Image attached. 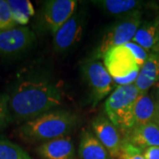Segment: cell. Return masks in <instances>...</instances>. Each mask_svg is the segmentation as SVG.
I'll return each instance as SVG.
<instances>
[{"instance_id":"17","label":"cell","mask_w":159,"mask_h":159,"mask_svg":"<svg viewBox=\"0 0 159 159\" xmlns=\"http://www.w3.org/2000/svg\"><path fill=\"white\" fill-rule=\"evenodd\" d=\"M16 25L25 26L34 14L33 4L29 0H7Z\"/></svg>"},{"instance_id":"25","label":"cell","mask_w":159,"mask_h":159,"mask_svg":"<svg viewBox=\"0 0 159 159\" xmlns=\"http://www.w3.org/2000/svg\"><path fill=\"white\" fill-rule=\"evenodd\" d=\"M155 102H156V106H157V115H159V87L157 89V96H156Z\"/></svg>"},{"instance_id":"19","label":"cell","mask_w":159,"mask_h":159,"mask_svg":"<svg viewBox=\"0 0 159 159\" xmlns=\"http://www.w3.org/2000/svg\"><path fill=\"white\" fill-rule=\"evenodd\" d=\"M0 159H32L19 145L0 138Z\"/></svg>"},{"instance_id":"21","label":"cell","mask_w":159,"mask_h":159,"mask_svg":"<svg viewBox=\"0 0 159 159\" xmlns=\"http://www.w3.org/2000/svg\"><path fill=\"white\" fill-rule=\"evenodd\" d=\"M119 159H145L142 148L133 145L127 141L122 142L121 155Z\"/></svg>"},{"instance_id":"12","label":"cell","mask_w":159,"mask_h":159,"mask_svg":"<svg viewBox=\"0 0 159 159\" xmlns=\"http://www.w3.org/2000/svg\"><path fill=\"white\" fill-rule=\"evenodd\" d=\"M125 141L140 148L159 147V123L156 120L140 125L127 133Z\"/></svg>"},{"instance_id":"16","label":"cell","mask_w":159,"mask_h":159,"mask_svg":"<svg viewBox=\"0 0 159 159\" xmlns=\"http://www.w3.org/2000/svg\"><path fill=\"white\" fill-rule=\"evenodd\" d=\"M79 155L81 159H110L107 149L92 132L82 133L79 145Z\"/></svg>"},{"instance_id":"1","label":"cell","mask_w":159,"mask_h":159,"mask_svg":"<svg viewBox=\"0 0 159 159\" xmlns=\"http://www.w3.org/2000/svg\"><path fill=\"white\" fill-rule=\"evenodd\" d=\"M61 103L60 89L45 80L33 78L20 80L9 95L11 119L19 122L35 119Z\"/></svg>"},{"instance_id":"3","label":"cell","mask_w":159,"mask_h":159,"mask_svg":"<svg viewBox=\"0 0 159 159\" xmlns=\"http://www.w3.org/2000/svg\"><path fill=\"white\" fill-rule=\"evenodd\" d=\"M141 95L134 84L118 86L105 102V113L118 130L129 133L134 126L133 111Z\"/></svg>"},{"instance_id":"23","label":"cell","mask_w":159,"mask_h":159,"mask_svg":"<svg viewBox=\"0 0 159 159\" xmlns=\"http://www.w3.org/2000/svg\"><path fill=\"white\" fill-rule=\"evenodd\" d=\"M133 53L134 57L135 58L136 62L138 63V65L140 66H142L143 65V63L147 60V58L149 56V54L148 53V51L146 50H144L142 46H140L139 44H137L134 42H129L126 44H125Z\"/></svg>"},{"instance_id":"9","label":"cell","mask_w":159,"mask_h":159,"mask_svg":"<svg viewBox=\"0 0 159 159\" xmlns=\"http://www.w3.org/2000/svg\"><path fill=\"white\" fill-rule=\"evenodd\" d=\"M92 128L95 135L107 149L111 157L120 158L122 141L119 130L108 118L98 117L92 122Z\"/></svg>"},{"instance_id":"14","label":"cell","mask_w":159,"mask_h":159,"mask_svg":"<svg viewBox=\"0 0 159 159\" xmlns=\"http://www.w3.org/2000/svg\"><path fill=\"white\" fill-rule=\"evenodd\" d=\"M133 117L134 124V128L157 120V110L156 102L148 92L141 93L136 99L133 111Z\"/></svg>"},{"instance_id":"11","label":"cell","mask_w":159,"mask_h":159,"mask_svg":"<svg viewBox=\"0 0 159 159\" xmlns=\"http://www.w3.org/2000/svg\"><path fill=\"white\" fill-rule=\"evenodd\" d=\"M37 153L43 159H73L75 148L72 139L65 136L43 142Z\"/></svg>"},{"instance_id":"20","label":"cell","mask_w":159,"mask_h":159,"mask_svg":"<svg viewBox=\"0 0 159 159\" xmlns=\"http://www.w3.org/2000/svg\"><path fill=\"white\" fill-rule=\"evenodd\" d=\"M16 28L11 15L9 5L6 0H0V31L8 30Z\"/></svg>"},{"instance_id":"18","label":"cell","mask_w":159,"mask_h":159,"mask_svg":"<svg viewBox=\"0 0 159 159\" xmlns=\"http://www.w3.org/2000/svg\"><path fill=\"white\" fill-rule=\"evenodd\" d=\"M97 3L102 10L115 15L132 11L140 5L135 0H102Z\"/></svg>"},{"instance_id":"7","label":"cell","mask_w":159,"mask_h":159,"mask_svg":"<svg viewBox=\"0 0 159 159\" xmlns=\"http://www.w3.org/2000/svg\"><path fill=\"white\" fill-rule=\"evenodd\" d=\"M77 2L75 0H50L43 8V21L51 34H55L74 15Z\"/></svg>"},{"instance_id":"15","label":"cell","mask_w":159,"mask_h":159,"mask_svg":"<svg viewBox=\"0 0 159 159\" xmlns=\"http://www.w3.org/2000/svg\"><path fill=\"white\" fill-rule=\"evenodd\" d=\"M158 80L159 55L149 54L147 60L141 66L134 84L141 93H145Z\"/></svg>"},{"instance_id":"24","label":"cell","mask_w":159,"mask_h":159,"mask_svg":"<svg viewBox=\"0 0 159 159\" xmlns=\"http://www.w3.org/2000/svg\"><path fill=\"white\" fill-rule=\"evenodd\" d=\"M145 159H159V147H149L143 149Z\"/></svg>"},{"instance_id":"13","label":"cell","mask_w":159,"mask_h":159,"mask_svg":"<svg viewBox=\"0 0 159 159\" xmlns=\"http://www.w3.org/2000/svg\"><path fill=\"white\" fill-rule=\"evenodd\" d=\"M133 42L148 51L159 55V19L144 23L137 30Z\"/></svg>"},{"instance_id":"4","label":"cell","mask_w":159,"mask_h":159,"mask_svg":"<svg viewBox=\"0 0 159 159\" xmlns=\"http://www.w3.org/2000/svg\"><path fill=\"white\" fill-rule=\"evenodd\" d=\"M103 65L118 86L134 84L141 66L125 45L110 49L102 57Z\"/></svg>"},{"instance_id":"26","label":"cell","mask_w":159,"mask_h":159,"mask_svg":"<svg viewBox=\"0 0 159 159\" xmlns=\"http://www.w3.org/2000/svg\"><path fill=\"white\" fill-rule=\"evenodd\" d=\"M157 121L159 123V115H157Z\"/></svg>"},{"instance_id":"2","label":"cell","mask_w":159,"mask_h":159,"mask_svg":"<svg viewBox=\"0 0 159 159\" xmlns=\"http://www.w3.org/2000/svg\"><path fill=\"white\" fill-rule=\"evenodd\" d=\"M76 116L66 111H51L34 119L24 122L20 135L32 142H48L66 136L76 125Z\"/></svg>"},{"instance_id":"10","label":"cell","mask_w":159,"mask_h":159,"mask_svg":"<svg viewBox=\"0 0 159 159\" xmlns=\"http://www.w3.org/2000/svg\"><path fill=\"white\" fill-rule=\"evenodd\" d=\"M84 28V17L74 14L54 34L53 46L57 52H64L79 42Z\"/></svg>"},{"instance_id":"6","label":"cell","mask_w":159,"mask_h":159,"mask_svg":"<svg viewBox=\"0 0 159 159\" xmlns=\"http://www.w3.org/2000/svg\"><path fill=\"white\" fill-rule=\"evenodd\" d=\"M83 75L91 89L93 103L97 102L108 96L114 86V80L104 65L97 59L88 61L82 67Z\"/></svg>"},{"instance_id":"22","label":"cell","mask_w":159,"mask_h":159,"mask_svg":"<svg viewBox=\"0 0 159 159\" xmlns=\"http://www.w3.org/2000/svg\"><path fill=\"white\" fill-rule=\"evenodd\" d=\"M11 119L9 109V95L0 94V129L6 127Z\"/></svg>"},{"instance_id":"5","label":"cell","mask_w":159,"mask_h":159,"mask_svg":"<svg viewBox=\"0 0 159 159\" xmlns=\"http://www.w3.org/2000/svg\"><path fill=\"white\" fill-rule=\"evenodd\" d=\"M142 13L132 11L120 19L105 32L96 52L97 58H102L106 51L117 46L125 45L134 39L137 30L141 27Z\"/></svg>"},{"instance_id":"8","label":"cell","mask_w":159,"mask_h":159,"mask_svg":"<svg viewBox=\"0 0 159 159\" xmlns=\"http://www.w3.org/2000/svg\"><path fill=\"white\" fill-rule=\"evenodd\" d=\"M34 39V32L26 27L0 31V54L14 55L23 52L32 46Z\"/></svg>"}]
</instances>
